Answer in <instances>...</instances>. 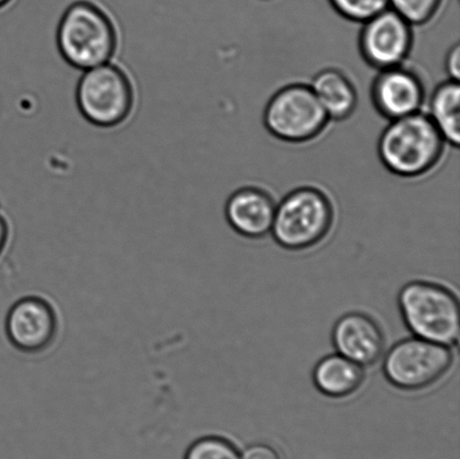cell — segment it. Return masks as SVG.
I'll list each match as a JSON object with an SVG mask.
<instances>
[{"instance_id": "obj_23", "label": "cell", "mask_w": 460, "mask_h": 459, "mask_svg": "<svg viewBox=\"0 0 460 459\" xmlns=\"http://www.w3.org/2000/svg\"><path fill=\"white\" fill-rule=\"evenodd\" d=\"M0 209H2V205H0Z\"/></svg>"}, {"instance_id": "obj_15", "label": "cell", "mask_w": 460, "mask_h": 459, "mask_svg": "<svg viewBox=\"0 0 460 459\" xmlns=\"http://www.w3.org/2000/svg\"><path fill=\"white\" fill-rule=\"evenodd\" d=\"M428 116L438 128L446 143L454 147L460 144V85L450 80L439 84L428 102Z\"/></svg>"}, {"instance_id": "obj_21", "label": "cell", "mask_w": 460, "mask_h": 459, "mask_svg": "<svg viewBox=\"0 0 460 459\" xmlns=\"http://www.w3.org/2000/svg\"><path fill=\"white\" fill-rule=\"evenodd\" d=\"M446 72L450 80L459 81L460 76V47L455 44L450 48L447 57H446Z\"/></svg>"}, {"instance_id": "obj_8", "label": "cell", "mask_w": 460, "mask_h": 459, "mask_svg": "<svg viewBox=\"0 0 460 459\" xmlns=\"http://www.w3.org/2000/svg\"><path fill=\"white\" fill-rule=\"evenodd\" d=\"M263 123L279 141L305 144L318 138L331 119L310 84H291L279 89L266 103Z\"/></svg>"}, {"instance_id": "obj_17", "label": "cell", "mask_w": 460, "mask_h": 459, "mask_svg": "<svg viewBox=\"0 0 460 459\" xmlns=\"http://www.w3.org/2000/svg\"><path fill=\"white\" fill-rule=\"evenodd\" d=\"M445 0H389V7L414 26H423L438 15Z\"/></svg>"}, {"instance_id": "obj_7", "label": "cell", "mask_w": 460, "mask_h": 459, "mask_svg": "<svg viewBox=\"0 0 460 459\" xmlns=\"http://www.w3.org/2000/svg\"><path fill=\"white\" fill-rule=\"evenodd\" d=\"M60 308L51 296L31 292L13 301L4 319V334L16 352L39 357L51 352L60 341L63 330Z\"/></svg>"}, {"instance_id": "obj_3", "label": "cell", "mask_w": 460, "mask_h": 459, "mask_svg": "<svg viewBox=\"0 0 460 459\" xmlns=\"http://www.w3.org/2000/svg\"><path fill=\"white\" fill-rule=\"evenodd\" d=\"M398 308L412 336L454 348L459 341L458 296L443 283L412 280L401 287Z\"/></svg>"}, {"instance_id": "obj_12", "label": "cell", "mask_w": 460, "mask_h": 459, "mask_svg": "<svg viewBox=\"0 0 460 459\" xmlns=\"http://www.w3.org/2000/svg\"><path fill=\"white\" fill-rule=\"evenodd\" d=\"M277 201L264 189L243 187L229 196L225 217L229 227L246 240L259 241L272 232Z\"/></svg>"}, {"instance_id": "obj_5", "label": "cell", "mask_w": 460, "mask_h": 459, "mask_svg": "<svg viewBox=\"0 0 460 459\" xmlns=\"http://www.w3.org/2000/svg\"><path fill=\"white\" fill-rule=\"evenodd\" d=\"M75 102L89 124L116 128L132 117L137 90L132 76L114 60L83 71L76 84Z\"/></svg>"}, {"instance_id": "obj_9", "label": "cell", "mask_w": 460, "mask_h": 459, "mask_svg": "<svg viewBox=\"0 0 460 459\" xmlns=\"http://www.w3.org/2000/svg\"><path fill=\"white\" fill-rule=\"evenodd\" d=\"M413 26L390 7L363 22L358 48L363 60L377 71L407 62L413 47Z\"/></svg>"}, {"instance_id": "obj_22", "label": "cell", "mask_w": 460, "mask_h": 459, "mask_svg": "<svg viewBox=\"0 0 460 459\" xmlns=\"http://www.w3.org/2000/svg\"><path fill=\"white\" fill-rule=\"evenodd\" d=\"M13 2H15V0H0V11L7 8L9 4H12Z\"/></svg>"}, {"instance_id": "obj_11", "label": "cell", "mask_w": 460, "mask_h": 459, "mask_svg": "<svg viewBox=\"0 0 460 459\" xmlns=\"http://www.w3.org/2000/svg\"><path fill=\"white\" fill-rule=\"evenodd\" d=\"M333 349L364 368L376 366L386 350V337L376 319L362 312L338 318L332 330Z\"/></svg>"}, {"instance_id": "obj_16", "label": "cell", "mask_w": 460, "mask_h": 459, "mask_svg": "<svg viewBox=\"0 0 460 459\" xmlns=\"http://www.w3.org/2000/svg\"><path fill=\"white\" fill-rule=\"evenodd\" d=\"M183 459H242L241 452L227 438L207 435L190 444Z\"/></svg>"}, {"instance_id": "obj_1", "label": "cell", "mask_w": 460, "mask_h": 459, "mask_svg": "<svg viewBox=\"0 0 460 459\" xmlns=\"http://www.w3.org/2000/svg\"><path fill=\"white\" fill-rule=\"evenodd\" d=\"M56 40L63 60L83 72L115 60L119 27L101 3L75 0L58 21Z\"/></svg>"}, {"instance_id": "obj_10", "label": "cell", "mask_w": 460, "mask_h": 459, "mask_svg": "<svg viewBox=\"0 0 460 459\" xmlns=\"http://www.w3.org/2000/svg\"><path fill=\"white\" fill-rule=\"evenodd\" d=\"M374 108L389 121L422 111L427 103L425 81L403 65L378 71L371 87Z\"/></svg>"}, {"instance_id": "obj_4", "label": "cell", "mask_w": 460, "mask_h": 459, "mask_svg": "<svg viewBox=\"0 0 460 459\" xmlns=\"http://www.w3.org/2000/svg\"><path fill=\"white\" fill-rule=\"evenodd\" d=\"M335 218V207L322 189L296 188L277 202L270 235L283 250H313L332 233Z\"/></svg>"}, {"instance_id": "obj_6", "label": "cell", "mask_w": 460, "mask_h": 459, "mask_svg": "<svg viewBox=\"0 0 460 459\" xmlns=\"http://www.w3.org/2000/svg\"><path fill=\"white\" fill-rule=\"evenodd\" d=\"M383 375L394 388L421 393L439 384L454 366L453 348L418 337L396 341L382 357Z\"/></svg>"}, {"instance_id": "obj_13", "label": "cell", "mask_w": 460, "mask_h": 459, "mask_svg": "<svg viewBox=\"0 0 460 459\" xmlns=\"http://www.w3.org/2000/svg\"><path fill=\"white\" fill-rule=\"evenodd\" d=\"M314 388L323 397L344 400L353 397L365 382V368L341 354H329L319 359L313 371Z\"/></svg>"}, {"instance_id": "obj_18", "label": "cell", "mask_w": 460, "mask_h": 459, "mask_svg": "<svg viewBox=\"0 0 460 459\" xmlns=\"http://www.w3.org/2000/svg\"><path fill=\"white\" fill-rule=\"evenodd\" d=\"M338 15L345 20L363 22L389 8V0H328Z\"/></svg>"}, {"instance_id": "obj_20", "label": "cell", "mask_w": 460, "mask_h": 459, "mask_svg": "<svg viewBox=\"0 0 460 459\" xmlns=\"http://www.w3.org/2000/svg\"><path fill=\"white\" fill-rule=\"evenodd\" d=\"M13 241V226L11 220L0 209V262L7 255L9 249H11Z\"/></svg>"}, {"instance_id": "obj_2", "label": "cell", "mask_w": 460, "mask_h": 459, "mask_svg": "<svg viewBox=\"0 0 460 459\" xmlns=\"http://www.w3.org/2000/svg\"><path fill=\"white\" fill-rule=\"evenodd\" d=\"M446 141L427 112L391 120L377 143L378 157L396 177H425L443 160Z\"/></svg>"}, {"instance_id": "obj_19", "label": "cell", "mask_w": 460, "mask_h": 459, "mask_svg": "<svg viewBox=\"0 0 460 459\" xmlns=\"http://www.w3.org/2000/svg\"><path fill=\"white\" fill-rule=\"evenodd\" d=\"M241 457L242 459H283L277 448L266 443L250 445L241 453Z\"/></svg>"}, {"instance_id": "obj_14", "label": "cell", "mask_w": 460, "mask_h": 459, "mask_svg": "<svg viewBox=\"0 0 460 459\" xmlns=\"http://www.w3.org/2000/svg\"><path fill=\"white\" fill-rule=\"evenodd\" d=\"M310 87L331 120L344 121L358 110V89L344 72L335 67L318 72Z\"/></svg>"}]
</instances>
